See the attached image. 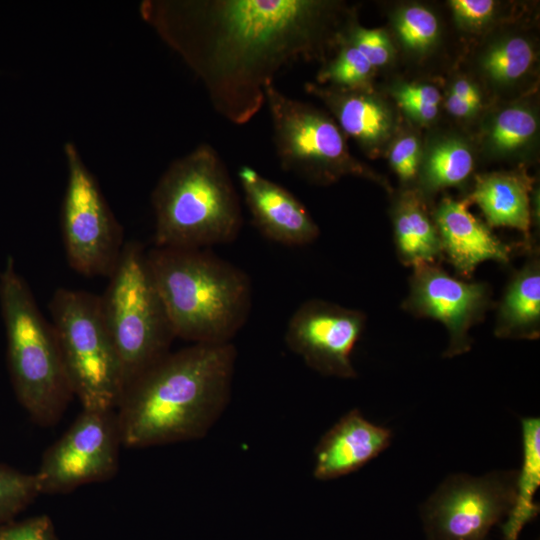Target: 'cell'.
Segmentation results:
<instances>
[{
  "label": "cell",
  "instance_id": "277c9868",
  "mask_svg": "<svg viewBox=\"0 0 540 540\" xmlns=\"http://www.w3.org/2000/svg\"><path fill=\"white\" fill-rule=\"evenodd\" d=\"M154 247L206 249L234 241L242 228L239 196L209 144L175 160L152 193Z\"/></svg>",
  "mask_w": 540,
  "mask_h": 540
},
{
  "label": "cell",
  "instance_id": "44dd1931",
  "mask_svg": "<svg viewBox=\"0 0 540 540\" xmlns=\"http://www.w3.org/2000/svg\"><path fill=\"white\" fill-rule=\"evenodd\" d=\"M523 459L518 471L514 505L504 523L505 540H517L523 526L538 513L534 496L540 486V419H521Z\"/></svg>",
  "mask_w": 540,
  "mask_h": 540
},
{
  "label": "cell",
  "instance_id": "484cf974",
  "mask_svg": "<svg viewBox=\"0 0 540 540\" xmlns=\"http://www.w3.org/2000/svg\"><path fill=\"white\" fill-rule=\"evenodd\" d=\"M536 128L537 121L530 111L511 107L503 110L494 121L491 141L497 149L511 151L526 143Z\"/></svg>",
  "mask_w": 540,
  "mask_h": 540
},
{
  "label": "cell",
  "instance_id": "e0dca14e",
  "mask_svg": "<svg viewBox=\"0 0 540 540\" xmlns=\"http://www.w3.org/2000/svg\"><path fill=\"white\" fill-rule=\"evenodd\" d=\"M511 276L497 304L494 334L498 338L535 340L540 336V257L532 248Z\"/></svg>",
  "mask_w": 540,
  "mask_h": 540
},
{
  "label": "cell",
  "instance_id": "7402d4cb",
  "mask_svg": "<svg viewBox=\"0 0 540 540\" xmlns=\"http://www.w3.org/2000/svg\"><path fill=\"white\" fill-rule=\"evenodd\" d=\"M473 164V156L463 143L442 142L429 154L423 173V184L431 191L457 185L470 175Z\"/></svg>",
  "mask_w": 540,
  "mask_h": 540
},
{
  "label": "cell",
  "instance_id": "ac0fdd59",
  "mask_svg": "<svg viewBox=\"0 0 540 540\" xmlns=\"http://www.w3.org/2000/svg\"><path fill=\"white\" fill-rule=\"evenodd\" d=\"M530 188V180L524 175L493 173L478 177L468 198L478 205L490 226L520 231L528 252L532 249Z\"/></svg>",
  "mask_w": 540,
  "mask_h": 540
},
{
  "label": "cell",
  "instance_id": "d6986e66",
  "mask_svg": "<svg viewBox=\"0 0 540 540\" xmlns=\"http://www.w3.org/2000/svg\"><path fill=\"white\" fill-rule=\"evenodd\" d=\"M393 226L396 253L403 265L433 264L443 258L436 225L416 192L400 196L393 211Z\"/></svg>",
  "mask_w": 540,
  "mask_h": 540
},
{
  "label": "cell",
  "instance_id": "cb8c5ba5",
  "mask_svg": "<svg viewBox=\"0 0 540 540\" xmlns=\"http://www.w3.org/2000/svg\"><path fill=\"white\" fill-rule=\"evenodd\" d=\"M39 495L35 474L0 463V525L9 522Z\"/></svg>",
  "mask_w": 540,
  "mask_h": 540
},
{
  "label": "cell",
  "instance_id": "f1b7e54d",
  "mask_svg": "<svg viewBox=\"0 0 540 540\" xmlns=\"http://www.w3.org/2000/svg\"><path fill=\"white\" fill-rule=\"evenodd\" d=\"M348 41L374 67L386 64L391 56V45L387 35L380 29L353 27L349 31Z\"/></svg>",
  "mask_w": 540,
  "mask_h": 540
},
{
  "label": "cell",
  "instance_id": "ffe728a7",
  "mask_svg": "<svg viewBox=\"0 0 540 540\" xmlns=\"http://www.w3.org/2000/svg\"><path fill=\"white\" fill-rule=\"evenodd\" d=\"M306 90L320 96L332 108L342 130L364 145H372L384 137L390 118L382 104L361 92L336 93L307 83Z\"/></svg>",
  "mask_w": 540,
  "mask_h": 540
},
{
  "label": "cell",
  "instance_id": "4dcf8cb0",
  "mask_svg": "<svg viewBox=\"0 0 540 540\" xmlns=\"http://www.w3.org/2000/svg\"><path fill=\"white\" fill-rule=\"evenodd\" d=\"M420 147L413 136L399 139L389 155L390 163L402 181H411L418 171Z\"/></svg>",
  "mask_w": 540,
  "mask_h": 540
},
{
  "label": "cell",
  "instance_id": "8992f818",
  "mask_svg": "<svg viewBox=\"0 0 540 540\" xmlns=\"http://www.w3.org/2000/svg\"><path fill=\"white\" fill-rule=\"evenodd\" d=\"M108 277L100 307L120 359L125 391L169 353L175 336L140 243H124Z\"/></svg>",
  "mask_w": 540,
  "mask_h": 540
},
{
  "label": "cell",
  "instance_id": "9c48e42d",
  "mask_svg": "<svg viewBox=\"0 0 540 540\" xmlns=\"http://www.w3.org/2000/svg\"><path fill=\"white\" fill-rule=\"evenodd\" d=\"M517 476L497 470L447 477L420 509L426 540H487L514 505Z\"/></svg>",
  "mask_w": 540,
  "mask_h": 540
},
{
  "label": "cell",
  "instance_id": "ba28073f",
  "mask_svg": "<svg viewBox=\"0 0 540 540\" xmlns=\"http://www.w3.org/2000/svg\"><path fill=\"white\" fill-rule=\"evenodd\" d=\"M265 99L276 156L284 171L316 183L362 173L348 154L341 130L327 115L284 94L275 83L265 88Z\"/></svg>",
  "mask_w": 540,
  "mask_h": 540
},
{
  "label": "cell",
  "instance_id": "4316f807",
  "mask_svg": "<svg viewBox=\"0 0 540 540\" xmlns=\"http://www.w3.org/2000/svg\"><path fill=\"white\" fill-rule=\"evenodd\" d=\"M396 28L402 42L416 50L430 46L439 30L435 15L421 6H410L402 10L397 18Z\"/></svg>",
  "mask_w": 540,
  "mask_h": 540
},
{
  "label": "cell",
  "instance_id": "5bb4252c",
  "mask_svg": "<svg viewBox=\"0 0 540 540\" xmlns=\"http://www.w3.org/2000/svg\"><path fill=\"white\" fill-rule=\"evenodd\" d=\"M238 178L252 223L267 239L286 246H305L319 236V227L304 205L286 188L249 166Z\"/></svg>",
  "mask_w": 540,
  "mask_h": 540
},
{
  "label": "cell",
  "instance_id": "7a4b0ae2",
  "mask_svg": "<svg viewBox=\"0 0 540 540\" xmlns=\"http://www.w3.org/2000/svg\"><path fill=\"white\" fill-rule=\"evenodd\" d=\"M235 346L192 344L135 379L117 407L122 445L144 448L204 437L226 408Z\"/></svg>",
  "mask_w": 540,
  "mask_h": 540
},
{
  "label": "cell",
  "instance_id": "4fadbf2b",
  "mask_svg": "<svg viewBox=\"0 0 540 540\" xmlns=\"http://www.w3.org/2000/svg\"><path fill=\"white\" fill-rule=\"evenodd\" d=\"M364 312L321 299L303 302L291 315L285 343L308 367L324 376H357L352 352L365 329Z\"/></svg>",
  "mask_w": 540,
  "mask_h": 540
},
{
  "label": "cell",
  "instance_id": "d4e9b609",
  "mask_svg": "<svg viewBox=\"0 0 540 540\" xmlns=\"http://www.w3.org/2000/svg\"><path fill=\"white\" fill-rule=\"evenodd\" d=\"M341 44L336 57L318 74V80L355 90L368 81L374 68L348 40Z\"/></svg>",
  "mask_w": 540,
  "mask_h": 540
},
{
  "label": "cell",
  "instance_id": "83f0119b",
  "mask_svg": "<svg viewBox=\"0 0 540 540\" xmlns=\"http://www.w3.org/2000/svg\"><path fill=\"white\" fill-rule=\"evenodd\" d=\"M399 105L420 122L433 120L438 113L441 95L431 85H404L395 92Z\"/></svg>",
  "mask_w": 540,
  "mask_h": 540
},
{
  "label": "cell",
  "instance_id": "5b68a950",
  "mask_svg": "<svg viewBox=\"0 0 540 540\" xmlns=\"http://www.w3.org/2000/svg\"><path fill=\"white\" fill-rule=\"evenodd\" d=\"M0 309L15 395L34 422L56 424L74 396L54 327L9 256L0 271Z\"/></svg>",
  "mask_w": 540,
  "mask_h": 540
},
{
  "label": "cell",
  "instance_id": "f546056e",
  "mask_svg": "<svg viewBox=\"0 0 540 540\" xmlns=\"http://www.w3.org/2000/svg\"><path fill=\"white\" fill-rule=\"evenodd\" d=\"M0 540H59V538L52 520L42 514L0 525Z\"/></svg>",
  "mask_w": 540,
  "mask_h": 540
},
{
  "label": "cell",
  "instance_id": "603a6c76",
  "mask_svg": "<svg viewBox=\"0 0 540 540\" xmlns=\"http://www.w3.org/2000/svg\"><path fill=\"white\" fill-rule=\"evenodd\" d=\"M532 61L531 45L525 39L515 37L492 48L483 65L493 79L507 82L521 77Z\"/></svg>",
  "mask_w": 540,
  "mask_h": 540
},
{
  "label": "cell",
  "instance_id": "7c38bea8",
  "mask_svg": "<svg viewBox=\"0 0 540 540\" xmlns=\"http://www.w3.org/2000/svg\"><path fill=\"white\" fill-rule=\"evenodd\" d=\"M492 305L487 283L453 277L433 263L413 267L402 308L415 317L441 322L448 332L443 356L452 358L471 349L470 329L485 318Z\"/></svg>",
  "mask_w": 540,
  "mask_h": 540
},
{
  "label": "cell",
  "instance_id": "836d02e7",
  "mask_svg": "<svg viewBox=\"0 0 540 540\" xmlns=\"http://www.w3.org/2000/svg\"><path fill=\"white\" fill-rule=\"evenodd\" d=\"M450 94L480 103V95L477 88L471 82L464 79L458 80L453 84Z\"/></svg>",
  "mask_w": 540,
  "mask_h": 540
},
{
  "label": "cell",
  "instance_id": "d6a6232c",
  "mask_svg": "<svg viewBox=\"0 0 540 540\" xmlns=\"http://www.w3.org/2000/svg\"><path fill=\"white\" fill-rule=\"evenodd\" d=\"M479 102L466 100L450 94L446 100L447 110L454 116L466 117L472 114L478 107Z\"/></svg>",
  "mask_w": 540,
  "mask_h": 540
},
{
  "label": "cell",
  "instance_id": "30bf717a",
  "mask_svg": "<svg viewBox=\"0 0 540 540\" xmlns=\"http://www.w3.org/2000/svg\"><path fill=\"white\" fill-rule=\"evenodd\" d=\"M68 180L61 226L69 265L88 276H109L124 243L114 218L94 178L71 143L64 147Z\"/></svg>",
  "mask_w": 540,
  "mask_h": 540
},
{
  "label": "cell",
  "instance_id": "9a60e30c",
  "mask_svg": "<svg viewBox=\"0 0 540 540\" xmlns=\"http://www.w3.org/2000/svg\"><path fill=\"white\" fill-rule=\"evenodd\" d=\"M469 203L468 199L444 198L434 214L443 257L466 279L485 261L508 264L513 252L469 211Z\"/></svg>",
  "mask_w": 540,
  "mask_h": 540
},
{
  "label": "cell",
  "instance_id": "2e32d148",
  "mask_svg": "<svg viewBox=\"0 0 540 540\" xmlns=\"http://www.w3.org/2000/svg\"><path fill=\"white\" fill-rule=\"evenodd\" d=\"M391 440L390 429L353 409L320 438L314 451V477L331 480L355 472L383 452Z\"/></svg>",
  "mask_w": 540,
  "mask_h": 540
},
{
  "label": "cell",
  "instance_id": "1f68e13d",
  "mask_svg": "<svg viewBox=\"0 0 540 540\" xmlns=\"http://www.w3.org/2000/svg\"><path fill=\"white\" fill-rule=\"evenodd\" d=\"M450 5L460 22L472 26L486 22L495 8V2L492 0H452Z\"/></svg>",
  "mask_w": 540,
  "mask_h": 540
},
{
  "label": "cell",
  "instance_id": "6da1fadb",
  "mask_svg": "<svg viewBox=\"0 0 540 540\" xmlns=\"http://www.w3.org/2000/svg\"><path fill=\"white\" fill-rule=\"evenodd\" d=\"M328 7L315 0L146 1L141 12L201 80L214 110L243 125L280 71L319 54Z\"/></svg>",
  "mask_w": 540,
  "mask_h": 540
},
{
  "label": "cell",
  "instance_id": "3957f363",
  "mask_svg": "<svg viewBox=\"0 0 540 540\" xmlns=\"http://www.w3.org/2000/svg\"><path fill=\"white\" fill-rule=\"evenodd\" d=\"M146 258L175 338L231 342L252 305L251 282L243 270L206 249L154 247Z\"/></svg>",
  "mask_w": 540,
  "mask_h": 540
},
{
  "label": "cell",
  "instance_id": "52a82bcc",
  "mask_svg": "<svg viewBox=\"0 0 540 540\" xmlns=\"http://www.w3.org/2000/svg\"><path fill=\"white\" fill-rule=\"evenodd\" d=\"M49 310L73 395L83 409H117L124 392L123 372L99 297L59 288Z\"/></svg>",
  "mask_w": 540,
  "mask_h": 540
},
{
  "label": "cell",
  "instance_id": "8fae6325",
  "mask_svg": "<svg viewBox=\"0 0 540 540\" xmlns=\"http://www.w3.org/2000/svg\"><path fill=\"white\" fill-rule=\"evenodd\" d=\"M122 445L115 410L82 409L69 429L43 454L35 477L41 494L67 493L112 478Z\"/></svg>",
  "mask_w": 540,
  "mask_h": 540
}]
</instances>
